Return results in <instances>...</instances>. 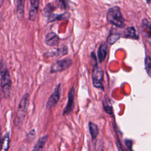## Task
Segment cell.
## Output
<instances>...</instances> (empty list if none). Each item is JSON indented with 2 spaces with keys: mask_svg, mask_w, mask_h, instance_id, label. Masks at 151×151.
I'll return each mask as SVG.
<instances>
[{
  "mask_svg": "<svg viewBox=\"0 0 151 151\" xmlns=\"http://www.w3.org/2000/svg\"><path fill=\"white\" fill-rule=\"evenodd\" d=\"M1 86L4 98L8 99L12 93V83L9 71L4 61H1Z\"/></svg>",
  "mask_w": 151,
  "mask_h": 151,
  "instance_id": "cell-1",
  "label": "cell"
},
{
  "mask_svg": "<svg viewBox=\"0 0 151 151\" xmlns=\"http://www.w3.org/2000/svg\"><path fill=\"white\" fill-rule=\"evenodd\" d=\"M107 21L113 25L122 28L124 26V19L121 12L120 8L117 6L110 8L106 15Z\"/></svg>",
  "mask_w": 151,
  "mask_h": 151,
  "instance_id": "cell-2",
  "label": "cell"
},
{
  "mask_svg": "<svg viewBox=\"0 0 151 151\" xmlns=\"http://www.w3.org/2000/svg\"><path fill=\"white\" fill-rule=\"evenodd\" d=\"M29 101V94L28 93H25L21 99L18 104L17 114L15 119V124L17 126H19L22 123L27 113Z\"/></svg>",
  "mask_w": 151,
  "mask_h": 151,
  "instance_id": "cell-3",
  "label": "cell"
},
{
  "mask_svg": "<svg viewBox=\"0 0 151 151\" xmlns=\"http://www.w3.org/2000/svg\"><path fill=\"white\" fill-rule=\"evenodd\" d=\"M103 77L104 72L103 70L97 65L96 60L94 62V64L93 65L92 68V82L93 86L97 88L104 90L103 86Z\"/></svg>",
  "mask_w": 151,
  "mask_h": 151,
  "instance_id": "cell-4",
  "label": "cell"
},
{
  "mask_svg": "<svg viewBox=\"0 0 151 151\" xmlns=\"http://www.w3.org/2000/svg\"><path fill=\"white\" fill-rule=\"evenodd\" d=\"M72 64V60L70 58L57 60L51 64L50 73H57L66 70L70 67Z\"/></svg>",
  "mask_w": 151,
  "mask_h": 151,
  "instance_id": "cell-5",
  "label": "cell"
},
{
  "mask_svg": "<svg viewBox=\"0 0 151 151\" xmlns=\"http://www.w3.org/2000/svg\"><path fill=\"white\" fill-rule=\"evenodd\" d=\"M61 84H58L54 91L51 93V96L49 97L48 100L46 103V109H51L52 107H53L58 101L60 97V93H61Z\"/></svg>",
  "mask_w": 151,
  "mask_h": 151,
  "instance_id": "cell-6",
  "label": "cell"
},
{
  "mask_svg": "<svg viewBox=\"0 0 151 151\" xmlns=\"http://www.w3.org/2000/svg\"><path fill=\"white\" fill-rule=\"evenodd\" d=\"M74 94L75 90L74 87L72 86L70 90H69L68 94V100L66 104V106L63 110V115H68L69 114L71 111L73 110V106H74Z\"/></svg>",
  "mask_w": 151,
  "mask_h": 151,
  "instance_id": "cell-7",
  "label": "cell"
},
{
  "mask_svg": "<svg viewBox=\"0 0 151 151\" xmlns=\"http://www.w3.org/2000/svg\"><path fill=\"white\" fill-rule=\"evenodd\" d=\"M142 31L146 41L151 46V24L146 19L142 20Z\"/></svg>",
  "mask_w": 151,
  "mask_h": 151,
  "instance_id": "cell-8",
  "label": "cell"
},
{
  "mask_svg": "<svg viewBox=\"0 0 151 151\" xmlns=\"http://www.w3.org/2000/svg\"><path fill=\"white\" fill-rule=\"evenodd\" d=\"M40 1L38 0H31L30 1V9L29 11L28 18L30 21H35L37 18L38 10L39 7Z\"/></svg>",
  "mask_w": 151,
  "mask_h": 151,
  "instance_id": "cell-9",
  "label": "cell"
},
{
  "mask_svg": "<svg viewBox=\"0 0 151 151\" xmlns=\"http://www.w3.org/2000/svg\"><path fill=\"white\" fill-rule=\"evenodd\" d=\"M59 40L58 36L54 32H48L45 37V43L50 47L57 45L58 44Z\"/></svg>",
  "mask_w": 151,
  "mask_h": 151,
  "instance_id": "cell-10",
  "label": "cell"
},
{
  "mask_svg": "<svg viewBox=\"0 0 151 151\" xmlns=\"http://www.w3.org/2000/svg\"><path fill=\"white\" fill-rule=\"evenodd\" d=\"M108 52V45L106 42H102L100 44L97 50V57L99 63H102L106 58Z\"/></svg>",
  "mask_w": 151,
  "mask_h": 151,
  "instance_id": "cell-11",
  "label": "cell"
},
{
  "mask_svg": "<svg viewBox=\"0 0 151 151\" xmlns=\"http://www.w3.org/2000/svg\"><path fill=\"white\" fill-rule=\"evenodd\" d=\"M123 37L125 38H132V39L139 38V35L137 33L136 29L133 27H128L124 31Z\"/></svg>",
  "mask_w": 151,
  "mask_h": 151,
  "instance_id": "cell-12",
  "label": "cell"
},
{
  "mask_svg": "<svg viewBox=\"0 0 151 151\" xmlns=\"http://www.w3.org/2000/svg\"><path fill=\"white\" fill-rule=\"evenodd\" d=\"M47 140H48V135H45L40 137L35 143L34 147H33L31 151H42Z\"/></svg>",
  "mask_w": 151,
  "mask_h": 151,
  "instance_id": "cell-13",
  "label": "cell"
},
{
  "mask_svg": "<svg viewBox=\"0 0 151 151\" xmlns=\"http://www.w3.org/2000/svg\"><path fill=\"white\" fill-rule=\"evenodd\" d=\"M70 17V14L68 12H64L61 14H52L48 17V22H52L56 20H61L68 18Z\"/></svg>",
  "mask_w": 151,
  "mask_h": 151,
  "instance_id": "cell-14",
  "label": "cell"
},
{
  "mask_svg": "<svg viewBox=\"0 0 151 151\" xmlns=\"http://www.w3.org/2000/svg\"><path fill=\"white\" fill-rule=\"evenodd\" d=\"M89 132L92 140H95L99 133V129L97 125L91 122L88 123Z\"/></svg>",
  "mask_w": 151,
  "mask_h": 151,
  "instance_id": "cell-15",
  "label": "cell"
},
{
  "mask_svg": "<svg viewBox=\"0 0 151 151\" xmlns=\"http://www.w3.org/2000/svg\"><path fill=\"white\" fill-rule=\"evenodd\" d=\"M17 15L18 19H22L24 14V1H17Z\"/></svg>",
  "mask_w": 151,
  "mask_h": 151,
  "instance_id": "cell-16",
  "label": "cell"
},
{
  "mask_svg": "<svg viewBox=\"0 0 151 151\" xmlns=\"http://www.w3.org/2000/svg\"><path fill=\"white\" fill-rule=\"evenodd\" d=\"M57 6L53 2L48 3L44 7L43 9L42 14L45 17H50L51 14H52V12L55 9Z\"/></svg>",
  "mask_w": 151,
  "mask_h": 151,
  "instance_id": "cell-17",
  "label": "cell"
},
{
  "mask_svg": "<svg viewBox=\"0 0 151 151\" xmlns=\"http://www.w3.org/2000/svg\"><path fill=\"white\" fill-rule=\"evenodd\" d=\"M120 38V34L117 32H110L107 38V42L110 45L116 42Z\"/></svg>",
  "mask_w": 151,
  "mask_h": 151,
  "instance_id": "cell-18",
  "label": "cell"
},
{
  "mask_svg": "<svg viewBox=\"0 0 151 151\" xmlns=\"http://www.w3.org/2000/svg\"><path fill=\"white\" fill-rule=\"evenodd\" d=\"M67 53V47H64L61 48H58L56 51H53L52 52L50 53V55L48 56L50 57H58V56H63Z\"/></svg>",
  "mask_w": 151,
  "mask_h": 151,
  "instance_id": "cell-19",
  "label": "cell"
},
{
  "mask_svg": "<svg viewBox=\"0 0 151 151\" xmlns=\"http://www.w3.org/2000/svg\"><path fill=\"white\" fill-rule=\"evenodd\" d=\"M9 138L8 133H6L1 141L2 144V149L1 151H8L9 147Z\"/></svg>",
  "mask_w": 151,
  "mask_h": 151,
  "instance_id": "cell-20",
  "label": "cell"
},
{
  "mask_svg": "<svg viewBox=\"0 0 151 151\" xmlns=\"http://www.w3.org/2000/svg\"><path fill=\"white\" fill-rule=\"evenodd\" d=\"M145 69L148 76L151 77V57L149 56L145 59Z\"/></svg>",
  "mask_w": 151,
  "mask_h": 151,
  "instance_id": "cell-21",
  "label": "cell"
},
{
  "mask_svg": "<svg viewBox=\"0 0 151 151\" xmlns=\"http://www.w3.org/2000/svg\"><path fill=\"white\" fill-rule=\"evenodd\" d=\"M35 132L34 129H32L27 134V138L28 140H32L35 138Z\"/></svg>",
  "mask_w": 151,
  "mask_h": 151,
  "instance_id": "cell-22",
  "label": "cell"
},
{
  "mask_svg": "<svg viewBox=\"0 0 151 151\" xmlns=\"http://www.w3.org/2000/svg\"><path fill=\"white\" fill-rule=\"evenodd\" d=\"M124 143L126 145V146L127 147V148L130 150H132V141L131 140H129V139H126L124 140Z\"/></svg>",
  "mask_w": 151,
  "mask_h": 151,
  "instance_id": "cell-23",
  "label": "cell"
}]
</instances>
